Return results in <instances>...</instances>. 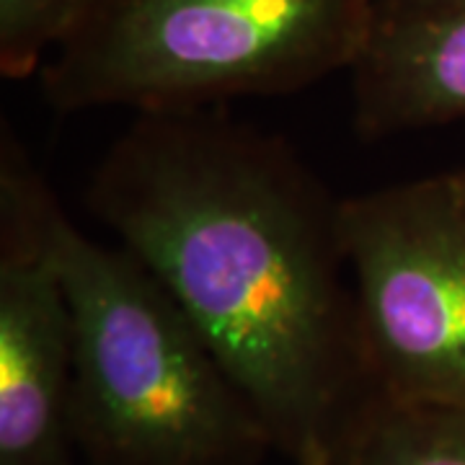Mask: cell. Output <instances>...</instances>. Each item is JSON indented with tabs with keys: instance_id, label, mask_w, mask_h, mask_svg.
<instances>
[{
	"instance_id": "cell-3",
	"label": "cell",
	"mask_w": 465,
	"mask_h": 465,
	"mask_svg": "<svg viewBox=\"0 0 465 465\" xmlns=\"http://www.w3.org/2000/svg\"><path fill=\"white\" fill-rule=\"evenodd\" d=\"M375 0H96L42 67L60 114L192 112L351 70Z\"/></svg>"
},
{
	"instance_id": "cell-6",
	"label": "cell",
	"mask_w": 465,
	"mask_h": 465,
	"mask_svg": "<svg viewBox=\"0 0 465 465\" xmlns=\"http://www.w3.org/2000/svg\"><path fill=\"white\" fill-rule=\"evenodd\" d=\"M349 73L362 134L382 137L465 119V3L375 11Z\"/></svg>"
},
{
	"instance_id": "cell-8",
	"label": "cell",
	"mask_w": 465,
	"mask_h": 465,
	"mask_svg": "<svg viewBox=\"0 0 465 465\" xmlns=\"http://www.w3.org/2000/svg\"><path fill=\"white\" fill-rule=\"evenodd\" d=\"M96 0H0V73L24 81L50 63Z\"/></svg>"
},
{
	"instance_id": "cell-4",
	"label": "cell",
	"mask_w": 465,
	"mask_h": 465,
	"mask_svg": "<svg viewBox=\"0 0 465 465\" xmlns=\"http://www.w3.org/2000/svg\"><path fill=\"white\" fill-rule=\"evenodd\" d=\"M370 393L465 409V197L455 173L341 200Z\"/></svg>"
},
{
	"instance_id": "cell-7",
	"label": "cell",
	"mask_w": 465,
	"mask_h": 465,
	"mask_svg": "<svg viewBox=\"0 0 465 465\" xmlns=\"http://www.w3.org/2000/svg\"><path fill=\"white\" fill-rule=\"evenodd\" d=\"M329 465H465V409L367 393L336 437Z\"/></svg>"
},
{
	"instance_id": "cell-9",
	"label": "cell",
	"mask_w": 465,
	"mask_h": 465,
	"mask_svg": "<svg viewBox=\"0 0 465 465\" xmlns=\"http://www.w3.org/2000/svg\"><path fill=\"white\" fill-rule=\"evenodd\" d=\"M465 0H375V11L382 14H399V11H427L442 5H458Z\"/></svg>"
},
{
	"instance_id": "cell-2",
	"label": "cell",
	"mask_w": 465,
	"mask_h": 465,
	"mask_svg": "<svg viewBox=\"0 0 465 465\" xmlns=\"http://www.w3.org/2000/svg\"><path fill=\"white\" fill-rule=\"evenodd\" d=\"M73 321V432L85 465H259L274 442L213 347L124 246L54 204Z\"/></svg>"
},
{
	"instance_id": "cell-1",
	"label": "cell",
	"mask_w": 465,
	"mask_h": 465,
	"mask_svg": "<svg viewBox=\"0 0 465 465\" xmlns=\"http://www.w3.org/2000/svg\"><path fill=\"white\" fill-rule=\"evenodd\" d=\"M85 202L194 321L274 450L329 465L370 382L341 200L298 153L204 109L137 114Z\"/></svg>"
},
{
	"instance_id": "cell-5",
	"label": "cell",
	"mask_w": 465,
	"mask_h": 465,
	"mask_svg": "<svg viewBox=\"0 0 465 465\" xmlns=\"http://www.w3.org/2000/svg\"><path fill=\"white\" fill-rule=\"evenodd\" d=\"M54 194L0 137V465H75L73 321L54 259Z\"/></svg>"
},
{
	"instance_id": "cell-10",
	"label": "cell",
	"mask_w": 465,
	"mask_h": 465,
	"mask_svg": "<svg viewBox=\"0 0 465 465\" xmlns=\"http://www.w3.org/2000/svg\"><path fill=\"white\" fill-rule=\"evenodd\" d=\"M455 179H458V186H460V192H463L465 197V171H455Z\"/></svg>"
}]
</instances>
